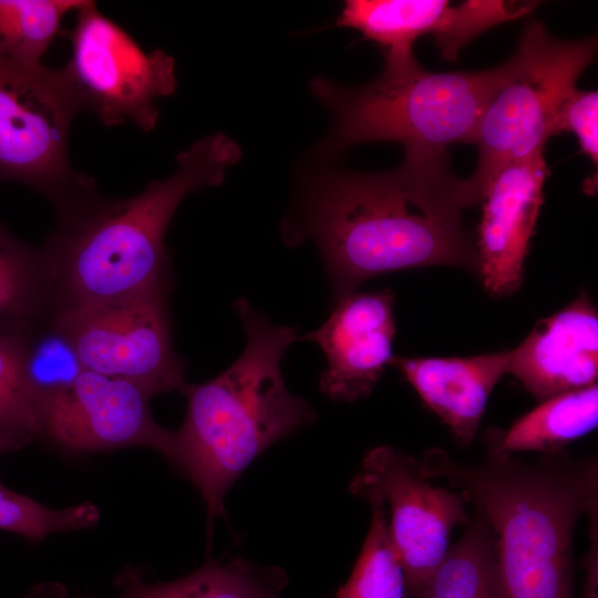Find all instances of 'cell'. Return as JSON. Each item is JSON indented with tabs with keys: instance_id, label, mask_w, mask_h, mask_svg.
<instances>
[{
	"instance_id": "15",
	"label": "cell",
	"mask_w": 598,
	"mask_h": 598,
	"mask_svg": "<svg viewBox=\"0 0 598 598\" xmlns=\"http://www.w3.org/2000/svg\"><path fill=\"white\" fill-rule=\"evenodd\" d=\"M508 372L538 402L596 384L598 313L586 292L535 323L511 350Z\"/></svg>"
},
{
	"instance_id": "1",
	"label": "cell",
	"mask_w": 598,
	"mask_h": 598,
	"mask_svg": "<svg viewBox=\"0 0 598 598\" xmlns=\"http://www.w3.org/2000/svg\"><path fill=\"white\" fill-rule=\"evenodd\" d=\"M477 204L447 155L404 156L386 172L323 174L287 236L317 245L337 300L386 272L434 265L478 270L476 241L462 220Z\"/></svg>"
},
{
	"instance_id": "4",
	"label": "cell",
	"mask_w": 598,
	"mask_h": 598,
	"mask_svg": "<svg viewBox=\"0 0 598 598\" xmlns=\"http://www.w3.org/2000/svg\"><path fill=\"white\" fill-rule=\"evenodd\" d=\"M234 308L246 332L239 358L214 379L187 383V409L167 460L199 491L208 532L240 475L268 447L316 422L317 412L287 388L281 361L298 329L272 323L244 298Z\"/></svg>"
},
{
	"instance_id": "14",
	"label": "cell",
	"mask_w": 598,
	"mask_h": 598,
	"mask_svg": "<svg viewBox=\"0 0 598 598\" xmlns=\"http://www.w3.org/2000/svg\"><path fill=\"white\" fill-rule=\"evenodd\" d=\"M547 175L540 152L504 166L483 195L475 240L477 271L484 288L494 296H509L520 287Z\"/></svg>"
},
{
	"instance_id": "11",
	"label": "cell",
	"mask_w": 598,
	"mask_h": 598,
	"mask_svg": "<svg viewBox=\"0 0 598 598\" xmlns=\"http://www.w3.org/2000/svg\"><path fill=\"white\" fill-rule=\"evenodd\" d=\"M146 388L83 370L69 385L30 396L37 439L73 453L147 447L167 457L174 431L156 422Z\"/></svg>"
},
{
	"instance_id": "26",
	"label": "cell",
	"mask_w": 598,
	"mask_h": 598,
	"mask_svg": "<svg viewBox=\"0 0 598 598\" xmlns=\"http://www.w3.org/2000/svg\"><path fill=\"white\" fill-rule=\"evenodd\" d=\"M571 132L576 134L580 148L595 166L598 162V93L578 87L564 105L558 123L557 134Z\"/></svg>"
},
{
	"instance_id": "5",
	"label": "cell",
	"mask_w": 598,
	"mask_h": 598,
	"mask_svg": "<svg viewBox=\"0 0 598 598\" xmlns=\"http://www.w3.org/2000/svg\"><path fill=\"white\" fill-rule=\"evenodd\" d=\"M495 66L478 72H430L414 58L385 63L368 84L346 86L322 76L311 93L332 114L333 125L317 152L337 156L368 142H396L404 156H445L471 143L492 90Z\"/></svg>"
},
{
	"instance_id": "22",
	"label": "cell",
	"mask_w": 598,
	"mask_h": 598,
	"mask_svg": "<svg viewBox=\"0 0 598 598\" xmlns=\"http://www.w3.org/2000/svg\"><path fill=\"white\" fill-rule=\"evenodd\" d=\"M182 579L186 598H278L288 585L281 567L244 559L208 560Z\"/></svg>"
},
{
	"instance_id": "9",
	"label": "cell",
	"mask_w": 598,
	"mask_h": 598,
	"mask_svg": "<svg viewBox=\"0 0 598 598\" xmlns=\"http://www.w3.org/2000/svg\"><path fill=\"white\" fill-rule=\"evenodd\" d=\"M74 12L68 33L72 53L62 72L82 111H92L105 126L131 122L142 131L154 130L156 100L177 87L174 58L162 49L144 51L93 1Z\"/></svg>"
},
{
	"instance_id": "13",
	"label": "cell",
	"mask_w": 598,
	"mask_h": 598,
	"mask_svg": "<svg viewBox=\"0 0 598 598\" xmlns=\"http://www.w3.org/2000/svg\"><path fill=\"white\" fill-rule=\"evenodd\" d=\"M394 293L352 291L336 300L326 322L299 337L315 342L327 360L319 390L331 400L368 398L393 359Z\"/></svg>"
},
{
	"instance_id": "8",
	"label": "cell",
	"mask_w": 598,
	"mask_h": 598,
	"mask_svg": "<svg viewBox=\"0 0 598 598\" xmlns=\"http://www.w3.org/2000/svg\"><path fill=\"white\" fill-rule=\"evenodd\" d=\"M174 283L54 316L84 370L137 383L154 395L184 392L186 361L174 347Z\"/></svg>"
},
{
	"instance_id": "2",
	"label": "cell",
	"mask_w": 598,
	"mask_h": 598,
	"mask_svg": "<svg viewBox=\"0 0 598 598\" xmlns=\"http://www.w3.org/2000/svg\"><path fill=\"white\" fill-rule=\"evenodd\" d=\"M241 155L235 140L214 133L177 155L172 176L134 196L104 197L94 184L55 207L56 226L40 248L53 317L174 283L165 236L178 205L220 185Z\"/></svg>"
},
{
	"instance_id": "23",
	"label": "cell",
	"mask_w": 598,
	"mask_h": 598,
	"mask_svg": "<svg viewBox=\"0 0 598 598\" xmlns=\"http://www.w3.org/2000/svg\"><path fill=\"white\" fill-rule=\"evenodd\" d=\"M83 370L73 347L51 320L23 334L21 372L29 399L71 384Z\"/></svg>"
},
{
	"instance_id": "17",
	"label": "cell",
	"mask_w": 598,
	"mask_h": 598,
	"mask_svg": "<svg viewBox=\"0 0 598 598\" xmlns=\"http://www.w3.org/2000/svg\"><path fill=\"white\" fill-rule=\"evenodd\" d=\"M598 424L597 384L548 399L517 420L506 432L486 434L498 450L549 454L565 450Z\"/></svg>"
},
{
	"instance_id": "27",
	"label": "cell",
	"mask_w": 598,
	"mask_h": 598,
	"mask_svg": "<svg viewBox=\"0 0 598 598\" xmlns=\"http://www.w3.org/2000/svg\"><path fill=\"white\" fill-rule=\"evenodd\" d=\"M24 598H94L91 595L74 594L61 582L50 581L34 585Z\"/></svg>"
},
{
	"instance_id": "6",
	"label": "cell",
	"mask_w": 598,
	"mask_h": 598,
	"mask_svg": "<svg viewBox=\"0 0 598 598\" xmlns=\"http://www.w3.org/2000/svg\"><path fill=\"white\" fill-rule=\"evenodd\" d=\"M597 52L595 38L566 41L532 20L514 55L495 66V79L471 144L477 165L467 184L482 203L494 176L506 165L544 152L557 135L560 112Z\"/></svg>"
},
{
	"instance_id": "21",
	"label": "cell",
	"mask_w": 598,
	"mask_h": 598,
	"mask_svg": "<svg viewBox=\"0 0 598 598\" xmlns=\"http://www.w3.org/2000/svg\"><path fill=\"white\" fill-rule=\"evenodd\" d=\"M367 503L372 511L368 534L350 577L334 598H409L384 506L375 499Z\"/></svg>"
},
{
	"instance_id": "7",
	"label": "cell",
	"mask_w": 598,
	"mask_h": 598,
	"mask_svg": "<svg viewBox=\"0 0 598 598\" xmlns=\"http://www.w3.org/2000/svg\"><path fill=\"white\" fill-rule=\"evenodd\" d=\"M80 111L62 69L0 55V181L37 190L54 208L94 184L69 161Z\"/></svg>"
},
{
	"instance_id": "28",
	"label": "cell",
	"mask_w": 598,
	"mask_h": 598,
	"mask_svg": "<svg viewBox=\"0 0 598 598\" xmlns=\"http://www.w3.org/2000/svg\"><path fill=\"white\" fill-rule=\"evenodd\" d=\"M579 598H598V578L595 575H586L584 588Z\"/></svg>"
},
{
	"instance_id": "12",
	"label": "cell",
	"mask_w": 598,
	"mask_h": 598,
	"mask_svg": "<svg viewBox=\"0 0 598 598\" xmlns=\"http://www.w3.org/2000/svg\"><path fill=\"white\" fill-rule=\"evenodd\" d=\"M536 6L533 1L504 0L457 4L445 0H348L336 25L358 30L377 43L388 63L414 58L413 44L425 34L434 37L443 59L454 61L477 35L528 14Z\"/></svg>"
},
{
	"instance_id": "10",
	"label": "cell",
	"mask_w": 598,
	"mask_h": 598,
	"mask_svg": "<svg viewBox=\"0 0 598 598\" xmlns=\"http://www.w3.org/2000/svg\"><path fill=\"white\" fill-rule=\"evenodd\" d=\"M349 488L384 506L408 596L416 598L446 554L453 529L467 520L465 494L434 485L419 460L390 445L364 455Z\"/></svg>"
},
{
	"instance_id": "25",
	"label": "cell",
	"mask_w": 598,
	"mask_h": 598,
	"mask_svg": "<svg viewBox=\"0 0 598 598\" xmlns=\"http://www.w3.org/2000/svg\"><path fill=\"white\" fill-rule=\"evenodd\" d=\"M22 340L23 334L0 333V453L17 451L37 439L21 372Z\"/></svg>"
},
{
	"instance_id": "24",
	"label": "cell",
	"mask_w": 598,
	"mask_h": 598,
	"mask_svg": "<svg viewBox=\"0 0 598 598\" xmlns=\"http://www.w3.org/2000/svg\"><path fill=\"white\" fill-rule=\"evenodd\" d=\"M100 518V511L92 503L54 509L11 491L0 481L1 530L41 542L52 534L93 527Z\"/></svg>"
},
{
	"instance_id": "19",
	"label": "cell",
	"mask_w": 598,
	"mask_h": 598,
	"mask_svg": "<svg viewBox=\"0 0 598 598\" xmlns=\"http://www.w3.org/2000/svg\"><path fill=\"white\" fill-rule=\"evenodd\" d=\"M498 591L494 536L475 509L463 536L448 547L416 598H498Z\"/></svg>"
},
{
	"instance_id": "3",
	"label": "cell",
	"mask_w": 598,
	"mask_h": 598,
	"mask_svg": "<svg viewBox=\"0 0 598 598\" xmlns=\"http://www.w3.org/2000/svg\"><path fill=\"white\" fill-rule=\"evenodd\" d=\"M485 442L478 463L431 448L420 468L463 492L488 522L498 598H574V533L581 516L598 514L597 456L563 450L525 462Z\"/></svg>"
},
{
	"instance_id": "16",
	"label": "cell",
	"mask_w": 598,
	"mask_h": 598,
	"mask_svg": "<svg viewBox=\"0 0 598 598\" xmlns=\"http://www.w3.org/2000/svg\"><path fill=\"white\" fill-rule=\"evenodd\" d=\"M509 357L511 351L467 358L393 357L391 365L448 426L454 441L470 446L493 389L508 372Z\"/></svg>"
},
{
	"instance_id": "20",
	"label": "cell",
	"mask_w": 598,
	"mask_h": 598,
	"mask_svg": "<svg viewBox=\"0 0 598 598\" xmlns=\"http://www.w3.org/2000/svg\"><path fill=\"white\" fill-rule=\"evenodd\" d=\"M86 0H0V55L38 64L63 17Z\"/></svg>"
},
{
	"instance_id": "18",
	"label": "cell",
	"mask_w": 598,
	"mask_h": 598,
	"mask_svg": "<svg viewBox=\"0 0 598 598\" xmlns=\"http://www.w3.org/2000/svg\"><path fill=\"white\" fill-rule=\"evenodd\" d=\"M52 317V290L41 249L0 224V333L24 334Z\"/></svg>"
}]
</instances>
